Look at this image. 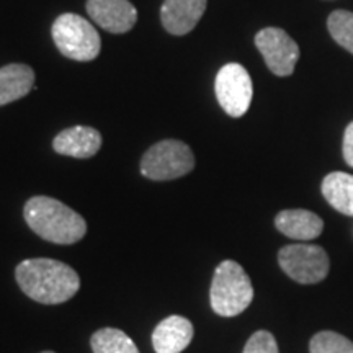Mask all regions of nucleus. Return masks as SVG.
I'll return each instance as SVG.
<instances>
[{
  "instance_id": "nucleus-3",
  "label": "nucleus",
  "mask_w": 353,
  "mask_h": 353,
  "mask_svg": "<svg viewBox=\"0 0 353 353\" xmlns=\"http://www.w3.org/2000/svg\"><path fill=\"white\" fill-rule=\"evenodd\" d=\"M254 299V286L244 268L234 260L216 267L210 290V303L218 316L234 317L244 312Z\"/></svg>"
},
{
  "instance_id": "nucleus-12",
  "label": "nucleus",
  "mask_w": 353,
  "mask_h": 353,
  "mask_svg": "<svg viewBox=\"0 0 353 353\" xmlns=\"http://www.w3.org/2000/svg\"><path fill=\"white\" fill-rule=\"evenodd\" d=\"M193 324L183 316H169L159 322L152 332V347L156 353H180L190 345Z\"/></svg>"
},
{
  "instance_id": "nucleus-4",
  "label": "nucleus",
  "mask_w": 353,
  "mask_h": 353,
  "mask_svg": "<svg viewBox=\"0 0 353 353\" xmlns=\"http://www.w3.org/2000/svg\"><path fill=\"white\" fill-rule=\"evenodd\" d=\"M51 34L61 54L69 59L87 63L100 54L101 41L99 33L94 25L76 13L57 17L52 23Z\"/></svg>"
},
{
  "instance_id": "nucleus-7",
  "label": "nucleus",
  "mask_w": 353,
  "mask_h": 353,
  "mask_svg": "<svg viewBox=\"0 0 353 353\" xmlns=\"http://www.w3.org/2000/svg\"><path fill=\"white\" fill-rule=\"evenodd\" d=\"M214 90L221 108L229 117L241 118L247 113L252 101V79L241 64H226L216 76Z\"/></svg>"
},
{
  "instance_id": "nucleus-6",
  "label": "nucleus",
  "mask_w": 353,
  "mask_h": 353,
  "mask_svg": "<svg viewBox=\"0 0 353 353\" xmlns=\"http://www.w3.org/2000/svg\"><path fill=\"white\" fill-rule=\"evenodd\" d=\"M278 263L291 280L303 285L319 283L329 273V255L319 245L291 244L281 247Z\"/></svg>"
},
{
  "instance_id": "nucleus-10",
  "label": "nucleus",
  "mask_w": 353,
  "mask_h": 353,
  "mask_svg": "<svg viewBox=\"0 0 353 353\" xmlns=\"http://www.w3.org/2000/svg\"><path fill=\"white\" fill-rule=\"evenodd\" d=\"M206 10V0H165L161 20L170 34L182 37L195 28Z\"/></svg>"
},
{
  "instance_id": "nucleus-21",
  "label": "nucleus",
  "mask_w": 353,
  "mask_h": 353,
  "mask_svg": "<svg viewBox=\"0 0 353 353\" xmlns=\"http://www.w3.org/2000/svg\"><path fill=\"white\" fill-rule=\"evenodd\" d=\"M41 353H54V352H51V350H46V352H41Z\"/></svg>"
},
{
  "instance_id": "nucleus-1",
  "label": "nucleus",
  "mask_w": 353,
  "mask_h": 353,
  "mask_svg": "<svg viewBox=\"0 0 353 353\" xmlns=\"http://www.w3.org/2000/svg\"><path fill=\"white\" fill-rule=\"evenodd\" d=\"M17 283L33 301L63 304L81 288V278L68 263L52 259H26L15 268Z\"/></svg>"
},
{
  "instance_id": "nucleus-8",
  "label": "nucleus",
  "mask_w": 353,
  "mask_h": 353,
  "mask_svg": "<svg viewBox=\"0 0 353 353\" xmlns=\"http://www.w3.org/2000/svg\"><path fill=\"white\" fill-rule=\"evenodd\" d=\"M255 44L262 52L265 64L278 77L293 74L299 59V46L285 30L263 28L255 37Z\"/></svg>"
},
{
  "instance_id": "nucleus-11",
  "label": "nucleus",
  "mask_w": 353,
  "mask_h": 353,
  "mask_svg": "<svg viewBox=\"0 0 353 353\" xmlns=\"http://www.w3.org/2000/svg\"><path fill=\"white\" fill-rule=\"evenodd\" d=\"M52 148L61 156L94 157L101 148V134L90 126H74L61 131L52 141Z\"/></svg>"
},
{
  "instance_id": "nucleus-15",
  "label": "nucleus",
  "mask_w": 353,
  "mask_h": 353,
  "mask_svg": "<svg viewBox=\"0 0 353 353\" xmlns=\"http://www.w3.org/2000/svg\"><path fill=\"white\" fill-rule=\"evenodd\" d=\"M322 195L339 213L353 216V175L332 172L322 182Z\"/></svg>"
},
{
  "instance_id": "nucleus-13",
  "label": "nucleus",
  "mask_w": 353,
  "mask_h": 353,
  "mask_svg": "<svg viewBox=\"0 0 353 353\" xmlns=\"http://www.w3.org/2000/svg\"><path fill=\"white\" fill-rule=\"evenodd\" d=\"M275 226L286 237L296 241H312L321 236L324 223L307 210H283L276 214Z\"/></svg>"
},
{
  "instance_id": "nucleus-9",
  "label": "nucleus",
  "mask_w": 353,
  "mask_h": 353,
  "mask_svg": "<svg viewBox=\"0 0 353 353\" xmlns=\"http://www.w3.org/2000/svg\"><path fill=\"white\" fill-rule=\"evenodd\" d=\"M90 19L110 33L130 32L138 20V12L130 0H87Z\"/></svg>"
},
{
  "instance_id": "nucleus-14",
  "label": "nucleus",
  "mask_w": 353,
  "mask_h": 353,
  "mask_svg": "<svg viewBox=\"0 0 353 353\" xmlns=\"http://www.w3.org/2000/svg\"><path fill=\"white\" fill-rule=\"evenodd\" d=\"M34 85V72L26 64H8L0 68V107L23 99Z\"/></svg>"
},
{
  "instance_id": "nucleus-17",
  "label": "nucleus",
  "mask_w": 353,
  "mask_h": 353,
  "mask_svg": "<svg viewBox=\"0 0 353 353\" xmlns=\"http://www.w3.org/2000/svg\"><path fill=\"white\" fill-rule=\"evenodd\" d=\"M327 26L335 41L353 54V13L347 10L332 12L327 20Z\"/></svg>"
},
{
  "instance_id": "nucleus-19",
  "label": "nucleus",
  "mask_w": 353,
  "mask_h": 353,
  "mask_svg": "<svg viewBox=\"0 0 353 353\" xmlns=\"http://www.w3.org/2000/svg\"><path fill=\"white\" fill-rule=\"evenodd\" d=\"M242 353H280L278 343L268 330H257L252 337L249 339Z\"/></svg>"
},
{
  "instance_id": "nucleus-16",
  "label": "nucleus",
  "mask_w": 353,
  "mask_h": 353,
  "mask_svg": "<svg viewBox=\"0 0 353 353\" xmlns=\"http://www.w3.org/2000/svg\"><path fill=\"white\" fill-rule=\"evenodd\" d=\"M94 353H139L136 343L120 329L105 327L97 330L90 339Z\"/></svg>"
},
{
  "instance_id": "nucleus-20",
  "label": "nucleus",
  "mask_w": 353,
  "mask_h": 353,
  "mask_svg": "<svg viewBox=\"0 0 353 353\" xmlns=\"http://www.w3.org/2000/svg\"><path fill=\"white\" fill-rule=\"evenodd\" d=\"M343 159L350 167H353V123L347 126L345 134H343Z\"/></svg>"
},
{
  "instance_id": "nucleus-2",
  "label": "nucleus",
  "mask_w": 353,
  "mask_h": 353,
  "mask_svg": "<svg viewBox=\"0 0 353 353\" xmlns=\"http://www.w3.org/2000/svg\"><path fill=\"white\" fill-rule=\"evenodd\" d=\"M23 216L37 236L52 244H76L87 232L85 219L77 211L50 196L30 198Z\"/></svg>"
},
{
  "instance_id": "nucleus-5",
  "label": "nucleus",
  "mask_w": 353,
  "mask_h": 353,
  "mask_svg": "<svg viewBox=\"0 0 353 353\" xmlns=\"http://www.w3.org/2000/svg\"><path fill=\"white\" fill-rule=\"evenodd\" d=\"M195 167L192 149L182 141L165 139L154 144L143 156L141 174L156 182L174 180L190 174Z\"/></svg>"
},
{
  "instance_id": "nucleus-18",
  "label": "nucleus",
  "mask_w": 353,
  "mask_h": 353,
  "mask_svg": "<svg viewBox=\"0 0 353 353\" xmlns=\"http://www.w3.org/2000/svg\"><path fill=\"white\" fill-rule=\"evenodd\" d=\"M309 350L311 353H353V342L332 330H324L311 339Z\"/></svg>"
}]
</instances>
